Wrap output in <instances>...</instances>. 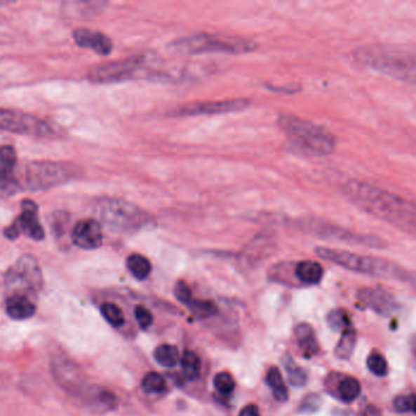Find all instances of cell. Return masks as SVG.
I'll list each match as a JSON object with an SVG mask.
<instances>
[{"mask_svg":"<svg viewBox=\"0 0 416 416\" xmlns=\"http://www.w3.org/2000/svg\"><path fill=\"white\" fill-rule=\"evenodd\" d=\"M343 193L371 216L416 236L415 203L361 181H348Z\"/></svg>","mask_w":416,"mask_h":416,"instance_id":"cell-1","label":"cell"},{"mask_svg":"<svg viewBox=\"0 0 416 416\" xmlns=\"http://www.w3.org/2000/svg\"><path fill=\"white\" fill-rule=\"evenodd\" d=\"M180 363H182V370L185 379L189 381H195L200 377V372H201L200 359L194 351H185L183 356L180 358Z\"/></svg>","mask_w":416,"mask_h":416,"instance_id":"cell-27","label":"cell"},{"mask_svg":"<svg viewBox=\"0 0 416 416\" xmlns=\"http://www.w3.org/2000/svg\"><path fill=\"white\" fill-rule=\"evenodd\" d=\"M296 339L298 346L302 349L304 356H313L318 351V343H316V333L311 329V326L307 324L298 325L295 330Z\"/></svg>","mask_w":416,"mask_h":416,"instance_id":"cell-22","label":"cell"},{"mask_svg":"<svg viewBox=\"0 0 416 416\" xmlns=\"http://www.w3.org/2000/svg\"><path fill=\"white\" fill-rule=\"evenodd\" d=\"M155 360L163 368H173L180 361L178 348L172 344H162L154 351Z\"/></svg>","mask_w":416,"mask_h":416,"instance_id":"cell-26","label":"cell"},{"mask_svg":"<svg viewBox=\"0 0 416 416\" xmlns=\"http://www.w3.org/2000/svg\"><path fill=\"white\" fill-rule=\"evenodd\" d=\"M174 294H175L179 301H182L187 306L192 301V291H190L188 285L183 282V281H179L177 283V286L174 288Z\"/></svg>","mask_w":416,"mask_h":416,"instance_id":"cell-37","label":"cell"},{"mask_svg":"<svg viewBox=\"0 0 416 416\" xmlns=\"http://www.w3.org/2000/svg\"><path fill=\"white\" fill-rule=\"evenodd\" d=\"M248 99H230L220 102L192 103L170 112L172 116L215 115L243 110L250 105Z\"/></svg>","mask_w":416,"mask_h":416,"instance_id":"cell-14","label":"cell"},{"mask_svg":"<svg viewBox=\"0 0 416 416\" xmlns=\"http://www.w3.org/2000/svg\"><path fill=\"white\" fill-rule=\"evenodd\" d=\"M328 324H329L331 329L336 330V331H340V330L344 331V330L349 327L347 315L341 309L333 310L328 315Z\"/></svg>","mask_w":416,"mask_h":416,"instance_id":"cell-34","label":"cell"},{"mask_svg":"<svg viewBox=\"0 0 416 416\" xmlns=\"http://www.w3.org/2000/svg\"><path fill=\"white\" fill-rule=\"evenodd\" d=\"M36 304L26 296H9L6 301V314L11 319H29L36 314Z\"/></svg>","mask_w":416,"mask_h":416,"instance_id":"cell-20","label":"cell"},{"mask_svg":"<svg viewBox=\"0 0 416 416\" xmlns=\"http://www.w3.org/2000/svg\"><path fill=\"white\" fill-rule=\"evenodd\" d=\"M379 415V410H377V409H376L375 407H373V405H370V407H368L365 409V412H363V414H361V416H377Z\"/></svg>","mask_w":416,"mask_h":416,"instance_id":"cell-40","label":"cell"},{"mask_svg":"<svg viewBox=\"0 0 416 416\" xmlns=\"http://www.w3.org/2000/svg\"><path fill=\"white\" fill-rule=\"evenodd\" d=\"M72 242L82 249L92 250L102 245L100 222L95 219L78 221L72 230Z\"/></svg>","mask_w":416,"mask_h":416,"instance_id":"cell-15","label":"cell"},{"mask_svg":"<svg viewBox=\"0 0 416 416\" xmlns=\"http://www.w3.org/2000/svg\"><path fill=\"white\" fill-rule=\"evenodd\" d=\"M357 343V332L352 327L344 330L337 346L335 348V356L341 360H348L352 356Z\"/></svg>","mask_w":416,"mask_h":416,"instance_id":"cell-23","label":"cell"},{"mask_svg":"<svg viewBox=\"0 0 416 416\" xmlns=\"http://www.w3.org/2000/svg\"><path fill=\"white\" fill-rule=\"evenodd\" d=\"M366 365H368V369L376 376H384L389 371L387 361L384 356H380V354H373L369 356L366 360Z\"/></svg>","mask_w":416,"mask_h":416,"instance_id":"cell-35","label":"cell"},{"mask_svg":"<svg viewBox=\"0 0 416 416\" xmlns=\"http://www.w3.org/2000/svg\"><path fill=\"white\" fill-rule=\"evenodd\" d=\"M135 318H137V324L140 325L142 329H147L152 324V313L144 306H137L135 309Z\"/></svg>","mask_w":416,"mask_h":416,"instance_id":"cell-38","label":"cell"},{"mask_svg":"<svg viewBox=\"0 0 416 416\" xmlns=\"http://www.w3.org/2000/svg\"><path fill=\"white\" fill-rule=\"evenodd\" d=\"M127 268L129 273L137 280H145L152 273V263L142 254L129 255Z\"/></svg>","mask_w":416,"mask_h":416,"instance_id":"cell-24","label":"cell"},{"mask_svg":"<svg viewBox=\"0 0 416 416\" xmlns=\"http://www.w3.org/2000/svg\"><path fill=\"white\" fill-rule=\"evenodd\" d=\"M147 58L135 56L124 60L106 63L89 71L88 79L93 84H114L137 77L145 71Z\"/></svg>","mask_w":416,"mask_h":416,"instance_id":"cell-9","label":"cell"},{"mask_svg":"<svg viewBox=\"0 0 416 416\" xmlns=\"http://www.w3.org/2000/svg\"><path fill=\"white\" fill-rule=\"evenodd\" d=\"M354 59L361 66L391 79L416 84V49L391 44L358 48Z\"/></svg>","mask_w":416,"mask_h":416,"instance_id":"cell-2","label":"cell"},{"mask_svg":"<svg viewBox=\"0 0 416 416\" xmlns=\"http://www.w3.org/2000/svg\"><path fill=\"white\" fill-rule=\"evenodd\" d=\"M267 384H269L270 389L274 394V397L279 402L288 401V389L285 386L284 379L281 376L278 368H270L267 372Z\"/></svg>","mask_w":416,"mask_h":416,"instance_id":"cell-25","label":"cell"},{"mask_svg":"<svg viewBox=\"0 0 416 416\" xmlns=\"http://www.w3.org/2000/svg\"><path fill=\"white\" fill-rule=\"evenodd\" d=\"M51 369L56 382L67 394L79 398L87 389L88 384L84 375L77 364H74L69 358L62 356H54L51 359Z\"/></svg>","mask_w":416,"mask_h":416,"instance_id":"cell-13","label":"cell"},{"mask_svg":"<svg viewBox=\"0 0 416 416\" xmlns=\"http://www.w3.org/2000/svg\"><path fill=\"white\" fill-rule=\"evenodd\" d=\"M213 384H215V389L218 391V394H223V396L233 394L234 389H235V381L232 377V375L228 372H220V374L215 375Z\"/></svg>","mask_w":416,"mask_h":416,"instance_id":"cell-33","label":"cell"},{"mask_svg":"<svg viewBox=\"0 0 416 416\" xmlns=\"http://www.w3.org/2000/svg\"><path fill=\"white\" fill-rule=\"evenodd\" d=\"M239 416H261V414H260V410H258V408L256 405L250 404V405H246V407L243 408Z\"/></svg>","mask_w":416,"mask_h":416,"instance_id":"cell-39","label":"cell"},{"mask_svg":"<svg viewBox=\"0 0 416 416\" xmlns=\"http://www.w3.org/2000/svg\"><path fill=\"white\" fill-rule=\"evenodd\" d=\"M142 389L147 394H163L167 389V382L165 377L159 372H149L142 379Z\"/></svg>","mask_w":416,"mask_h":416,"instance_id":"cell-28","label":"cell"},{"mask_svg":"<svg viewBox=\"0 0 416 416\" xmlns=\"http://www.w3.org/2000/svg\"><path fill=\"white\" fill-rule=\"evenodd\" d=\"M279 126L293 147L309 157H326L335 152L336 139L329 131L297 116H281Z\"/></svg>","mask_w":416,"mask_h":416,"instance_id":"cell-3","label":"cell"},{"mask_svg":"<svg viewBox=\"0 0 416 416\" xmlns=\"http://www.w3.org/2000/svg\"><path fill=\"white\" fill-rule=\"evenodd\" d=\"M101 314L114 327H121L124 324L123 311L114 303H104L101 306Z\"/></svg>","mask_w":416,"mask_h":416,"instance_id":"cell-30","label":"cell"},{"mask_svg":"<svg viewBox=\"0 0 416 416\" xmlns=\"http://www.w3.org/2000/svg\"><path fill=\"white\" fill-rule=\"evenodd\" d=\"M257 44L245 38L201 33L180 38L170 44V51L175 54H202V53H229L241 54L256 49Z\"/></svg>","mask_w":416,"mask_h":416,"instance_id":"cell-5","label":"cell"},{"mask_svg":"<svg viewBox=\"0 0 416 416\" xmlns=\"http://www.w3.org/2000/svg\"><path fill=\"white\" fill-rule=\"evenodd\" d=\"M18 154L13 145L0 147V188L13 193L19 190V181L16 178Z\"/></svg>","mask_w":416,"mask_h":416,"instance_id":"cell-16","label":"cell"},{"mask_svg":"<svg viewBox=\"0 0 416 416\" xmlns=\"http://www.w3.org/2000/svg\"><path fill=\"white\" fill-rule=\"evenodd\" d=\"M316 253L321 259L331 261V263L354 271V273L379 276V278L409 280L408 273L399 266L389 263L387 260L380 259L375 256L356 254V253H351L347 250L333 249V248H325V247H318Z\"/></svg>","mask_w":416,"mask_h":416,"instance_id":"cell-4","label":"cell"},{"mask_svg":"<svg viewBox=\"0 0 416 416\" xmlns=\"http://www.w3.org/2000/svg\"><path fill=\"white\" fill-rule=\"evenodd\" d=\"M43 287V273L38 260L31 254L20 256L5 275L9 296L37 297Z\"/></svg>","mask_w":416,"mask_h":416,"instance_id":"cell-8","label":"cell"},{"mask_svg":"<svg viewBox=\"0 0 416 416\" xmlns=\"http://www.w3.org/2000/svg\"><path fill=\"white\" fill-rule=\"evenodd\" d=\"M95 212L101 222L114 231H139L152 222L149 214L122 199H100L96 204Z\"/></svg>","mask_w":416,"mask_h":416,"instance_id":"cell-6","label":"cell"},{"mask_svg":"<svg viewBox=\"0 0 416 416\" xmlns=\"http://www.w3.org/2000/svg\"><path fill=\"white\" fill-rule=\"evenodd\" d=\"M22 233L34 241H41L46 237L44 228L38 219V205L29 199L21 203V213L8 228H5L4 236L14 241Z\"/></svg>","mask_w":416,"mask_h":416,"instance_id":"cell-12","label":"cell"},{"mask_svg":"<svg viewBox=\"0 0 416 416\" xmlns=\"http://www.w3.org/2000/svg\"><path fill=\"white\" fill-rule=\"evenodd\" d=\"M0 130L46 138L54 136V130L46 121L23 111L0 108Z\"/></svg>","mask_w":416,"mask_h":416,"instance_id":"cell-10","label":"cell"},{"mask_svg":"<svg viewBox=\"0 0 416 416\" xmlns=\"http://www.w3.org/2000/svg\"><path fill=\"white\" fill-rule=\"evenodd\" d=\"M74 39L78 46L95 51L99 56H109L112 51L110 38L104 33L93 31L89 28L74 30Z\"/></svg>","mask_w":416,"mask_h":416,"instance_id":"cell-17","label":"cell"},{"mask_svg":"<svg viewBox=\"0 0 416 416\" xmlns=\"http://www.w3.org/2000/svg\"><path fill=\"white\" fill-rule=\"evenodd\" d=\"M358 299L364 306L370 308L381 315H389L397 309L394 298L387 292L379 288H364L358 292Z\"/></svg>","mask_w":416,"mask_h":416,"instance_id":"cell-18","label":"cell"},{"mask_svg":"<svg viewBox=\"0 0 416 416\" xmlns=\"http://www.w3.org/2000/svg\"><path fill=\"white\" fill-rule=\"evenodd\" d=\"M192 314L196 315L200 319H206L217 313V306L215 303L208 301H192L188 304Z\"/></svg>","mask_w":416,"mask_h":416,"instance_id":"cell-32","label":"cell"},{"mask_svg":"<svg viewBox=\"0 0 416 416\" xmlns=\"http://www.w3.org/2000/svg\"><path fill=\"white\" fill-rule=\"evenodd\" d=\"M361 386L357 379L346 377L339 384L340 397L344 402H352L361 394Z\"/></svg>","mask_w":416,"mask_h":416,"instance_id":"cell-29","label":"cell"},{"mask_svg":"<svg viewBox=\"0 0 416 416\" xmlns=\"http://www.w3.org/2000/svg\"><path fill=\"white\" fill-rule=\"evenodd\" d=\"M394 408L401 412H412L416 414V396L397 397L394 399Z\"/></svg>","mask_w":416,"mask_h":416,"instance_id":"cell-36","label":"cell"},{"mask_svg":"<svg viewBox=\"0 0 416 416\" xmlns=\"http://www.w3.org/2000/svg\"><path fill=\"white\" fill-rule=\"evenodd\" d=\"M296 276L301 282L306 285H316L319 283L324 275V270L321 264L311 260H306L297 264L296 266Z\"/></svg>","mask_w":416,"mask_h":416,"instance_id":"cell-21","label":"cell"},{"mask_svg":"<svg viewBox=\"0 0 416 416\" xmlns=\"http://www.w3.org/2000/svg\"><path fill=\"white\" fill-rule=\"evenodd\" d=\"M306 225L309 231L316 233V236L323 237V238L347 242L352 245H364V247H370V248H386L387 247V243L380 237L365 235V233H357V232L351 231V230L343 228V227L335 226V225L326 223V222L311 221L307 222Z\"/></svg>","mask_w":416,"mask_h":416,"instance_id":"cell-11","label":"cell"},{"mask_svg":"<svg viewBox=\"0 0 416 416\" xmlns=\"http://www.w3.org/2000/svg\"><path fill=\"white\" fill-rule=\"evenodd\" d=\"M79 175L76 165L59 162H32L25 167L23 188L29 190H48L64 185Z\"/></svg>","mask_w":416,"mask_h":416,"instance_id":"cell-7","label":"cell"},{"mask_svg":"<svg viewBox=\"0 0 416 416\" xmlns=\"http://www.w3.org/2000/svg\"><path fill=\"white\" fill-rule=\"evenodd\" d=\"M79 399L86 407L92 409L93 412H106L116 405L114 394L96 386H88Z\"/></svg>","mask_w":416,"mask_h":416,"instance_id":"cell-19","label":"cell"},{"mask_svg":"<svg viewBox=\"0 0 416 416\" xmlns=\"http://www.w3.org/2000/svg\"><path fill=\"white\" fill-rule=\"evenodd\" d=\"M285 369L288 371V381L293 386L302 387L307 382V375L304 371L298 368L290 358L285 360Z\"/></svg>","mask_w":416,"mask_h":416,"instance_id":"cell-31","label":"cell"},{"mask_svg":"<svg viewBox=\"0 0 416 416\" xmlns=\"http://www.w3.org/2000/svg\"><path fill=\"white\" fill-rule=\"evenodd\" d=\"M412 349H414V353H415V356H416V338H415V341H414V344H412Z\"/></svg>","mask_w":416,"mask_h":416,"instance_id":"cell-41","label":"cell"}]
</instances>
